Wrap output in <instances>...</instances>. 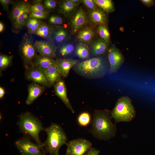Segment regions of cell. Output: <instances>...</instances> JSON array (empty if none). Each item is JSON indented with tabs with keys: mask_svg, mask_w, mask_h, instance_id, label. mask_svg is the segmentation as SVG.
Wrapping results in <instances>:
<instances>
[{
	"mask_svg": "<svg viewBox=\"0 0 155 155\" xmlns=\"http://www.w3.org/2000/svg\"><path fill=\"white\" fill-rule=\"evenodd\" d=\"M112 118L111 111L109 109L95 110L89 132L99 140L107 141L115 137L117 129L115 124L112 122Z\"/></svg>",
	"mask_w": 155,
	"mask_h": 155,
	"instance_id": "obj_1",
	"label": "cell"
},
{
	"mask_svg": "<svg viewBox=\"0 0 155 155\" xmlns=\"http://www.w3.org/2000/svg\"><path fill=\"white\" fill-rule=\"evenodd\" d=\"M78 74L88 78H103L109 70V65L106 60L97 57L78 63L73 67Z\"/></svg>",
	"mask_w": 155,
	"mask_h": 155,
	"instance_id": "obj_2",
	"label": "cell"
},
{
	"mask_svg": "<svg viewBox=\"0 0 155 155\" xmlns=\"http://www.w3.org/2000/svg\"><path fill=\"white\" fill-rule=\"evenodd\" d=\"M44 130L47 135L46 140L43 143L45 152L51 155H59L60 148L67 143L65 132L59 125L53 123Z\"/></svg>",
	"mask_w": 155,
	"mask_h": 155,
	"instance_id": "obj_3",
	"label": "cell"
},
{
	"mask_svg": "<svg viewBox=\"0 0 155 155\" xmlns=\"http://www.w3.org/2000/svg\"><path fill=\"white\" fill-rule=\"evenodd\" d=\"M18 125L22 133L32 138L43 149L39 134L44 128L38 119L29 112L23 113L19 117Z\"/></svg>",
	"mask_w": 155,
	"mask_h": 155,
	"instance_id": "obj_4",
	"label": "cell"
},
{
	"mask_svg": "<svg viewBox=\"0 0 155 155\" xmlns=\"http://www.w3.org/2000/svg\"><path fill=\"white\" fill-rule=\"evenodd\" d=\"M136 113L131 99L127 96H122L117 99L111 111V116L115 123L129 122L135 117Z\"/></svg>",
	"mask_w": 155,
	"mask_h": 155,
	"instance_id": "obj_5",
	"label": "cell"
},
{
	"mask_svg": "<svg viewBox=\"0 0 155 155\" xmlns=\"http://www.w3.org/2000/svg\"><path fill=\"white\" fill-rule=\"evenodd\" d=\"M32 36L26 33L23 37L20 45V50L26 67L31 66L37 56V51L33 43Z\"/></svg>",
	"mask_w": 155,
	"mask_h": 155,
	"instance_id": "obj_6",
	"label": "cell"
},
{
	"mask_svg": "<svg viewBox=\"0 0 155 155\" xmlns=\"http://www.w3.org/2000/svg\"><path fill=\"white\" fill-rule=\"evenodd\" d=\"M15 145L21 155H46L42 147L27 138L17 140Z\"/></svg>",
	"mask_w": 155,
	"mask_h": 155,
	"instance_id": "obj_7",
	"label": "cell"
},
{
	"mask_svg": "<svg viewBox=\"0 0 155 155\" xmlns=\"http://www.w3.org/2000/svg\"><path fill=\"white\" fill-rule=\"evenodd\" d=\"M65 155H84L92 146L91 142L83 138H78L67 142Z\"/></svg>",
	"mask_w": 155,
	"mask_h": 155,
	"instance_id": "obj_8",
	"label": "cell"
},
{
	"mask_svg": "<svg viewBox=\"0 0 155 155\" xmlns=\"http://www.w3.org/2000/svg\"><path fill=\"white\" fill-rule=\"evenodd\" d=\"M107 53L109 64L108 73H116L124 62V56L121 51L114 45L108 49Z\"/></svg>",
	"mask_w": 155,
	"mask_h": 155,
	"instance_id": "obj_9",
	"label": "cell"
},
{
	"mask_svg": "<svg viewBox=\"0 0 155 155\" xmlns=\"http://www.w3.org/2000/svg\"><path fill=\"white\" fill-rule=\"evenodd\" d=\"M26 76L29 80L44 87L51 86L46 77L44 70L33 66L28 68Z\"/></svg>",
	"mask_w": 155,
	"mask_h": 155,
	"instance_id": "obj_10",
	"label": "cell"
},
{
	"mask_svg": "<svg viewBox=\"0 0 155 155\" xmlns=\"http://www.w3.org/2000/svg\"><path fill=\"white\" fill-rule=\"evenodd\" d=\"M106 13L100 8L89 11L87 16L88 21L94 27L100 24L107 26L108 19Z\"/></svg>",
	"mask_w": 155,
	"mask_h": 155,
	"instance_id": "obj_11",
	"label": "cell"
},
{
	"mask_svg": "<svg viewBox=\"0 0 155 155\" xmlns=\"http://www.w3.org/2000/svg\"><path fill=\"white\" fill-rule=\"evenodd\" d=\"M88 22L86 14L84 9L80 8L71 17L70 26L72 32L75 33L82 28Z\"/></svg>",
	"mask_w": 155,
	"mask_h": 155,
	"instance_id": "obj_12",
	"label": "cell"
},
{
	"mask_svg": "<svg viewBox=\"0 0 155 155\" xmlns=\"http://www.w3.org/2000/svg\"><path fill=\"white\" fill-rule=\"evenodd\" d=\"M34 46L40 54L51 58H56L57 48L49 42L37 40L34 43Z\"/></svg>",
	"mask_w": 155,
	"mask_h": 155,
	"instance_id": "obj_13",
	"label": "cell"
},
{
	"mask_svg": "<svg viewBox=\"0 0 155 155\" xmlns=\"http://www.w3.org/2000/svg\"><path fill=\"white\" fill-rule=\"evenodd\" d=\"M54 88L56 96L62 101L72 113H74L75 111L67 96V88L64 81L61 79L54 85Z\"/></svg>",
	"mask_w": 155,
	"mask_h": 155,
	"instance_id": "obj_14",
	"label": "cell"
},
{
	"mask_svg": "<svg viewBox=\"0 0 155 155\" xmlns=\"http://www.w3.org/2000/svg\"><path fill=\"white\" fill-rule=\"evenodd\" d=\"M78 63L77 59L59 58L55 61V65L62 77L65 78L68 76L71 69Z\"/></svg>",
	"mask_w": 155,
	"mask_h": 155,
	"instance_id": "obj_15",
	"label": "cell"
},
{
	"mask_svg": "<svg viewBox=\"0 0 155 155\" xmlns=\"http://www.w3.org/2000/svg\"><path fill=\"white\" fill-rule=\"evenodd\" d=\"M45 87L35 83L29 84L28 87V94L26 101L27 105L32 103L43 92Z\"/></svg>",
	"mask_w": 155,
	"mask_h": 155,
	"instance_id": "obj_16",
	"label": "cell"
},
{
	"mask_svg": "<svg viewBox=\"0 0 155 155\" xmlns=\"http://www.w3.org/2000/svg\"><path fill=\"white\" fill-rule=\"evenodd\" d=\"M95 35L93 28L90 26H86L80 29L77 35V38L82 43L90 44Z\"/></svg>",
	"mask_w": 155,
	"mask_h": 155,
	"instance_id": "obj_17",
	"label": "cell"
},
{
	"mask_svg": "<svg viewBox=\"0 0 155 155\" xmlns=\"http://www.w3.org/2000/svg\"><path fill=\"white\" fill-rule=\"evenodd\" d=\"M109 42L99 38L92 41L91 50L92 54L94 56L104 55L108 49Z\"/></svg>",
	"mask_w": 155,
	"mask_h": 155,
	"instance_id": "obj_18",
	"label": "cell"
},
{
	"mask_svg": "<svg viewBox=\"0 0 155 155\" xmlns=\"http://www.w3.org/2000/svg\"><path fill=\"white\" fill-rule=\"evenodd\" d=\"M30 7L22 10L19 16L13 23V31L17 32L21 30L26 24L30 12Z\"/></svg>",
	"mask_w": 155,
	"mask_h": 155,
	"instance_id": "obj_19",
	"label": "cell"
},
{
	"mask_svg": "<svg viewBox=\"0 0 155 155\" xmlns=\"http://www.w3.org/2000/svg\"><path fill=\"white\" fill-rule=\"evenodd\" d=\"M77 7L71 0L61 1L59 3L58 12L66 17H69L74 12Z\"/></svg>",
	"mask_w": 155,
	"mask_h": 155,
	"instance_id": "obj_20",
	"label": "cell"
},
{
	"mask_svg": "<svg viewBox=\"0 0 155 155\" xmlns=\"http://www.w3.org/2000/svg\"><path fill=\"white\" fill-rule=\"evenodd\" d=\"M55 61L50 57L41 55H37L32 66L44 69L55 64Z\"/></svg>",
	"mask_w": 155,
	"mask_h": 155,
	"instance_id": "obj_21",
	"label": "cell"
},
{
	"mask_svg": "<svg viewBox=\"0 0 155 155\" xmlns=\"http://www.w3.org/2000/svg\"><path fill=\"white\" fill-rule=\"evenodd\" d=\"M44 70L51 86L61 79V75L55 64L51 65Z\"/></svg>",
	"mask_w": 155,
	"mask_h": 155,
	"instance_id": "obj_22",
	"label": "cell"
},
{
	"mask_svg": "<svg viewBox=\"0 0 155 155\" xmlns=\"http://www.w3.org/2000/svg\"><path fill=\"white\" fill-rule=\"evenodd\" d=\"M30 4L26 1H20L15 4L13 7L11 16L13 23L19 16L22 11L30 7Z\"/></svg>",
	"mask_w": 155,
	"mask_h": 155,
	"instance_id": "obj_23",
	"label": "cell"
},
{
	"mask_svg": "<svg viewBox=\"0 0 155 155\" xmlns=\"http://www.w3.org/2000/svg\"><path fill=\"white\" fill-rule=\"evenodd\" d=\"M54 32V30L51 27L43 23L35 34L44 38L50 39L52 34Z\"/></svg>",
	"mask_w": 155,
	"mask_h": 155,
	"instance_id": "obj_24",
	"label": "cell"
},
{
	"mask_svg": "<svg viewBox=\"0 0 155 155\" xmlns=\"http://www.w3.org/2000/svg\"><path fill=\"white\" fill-rule=\"evenodd\" d=\"M96 3L100 8L106 13H112L115 11L113 1L111 0H94Z\"/></svg>",
	"mask_w": 155,
	"mask_h": 155,
	"instance_id": "obj_25",
	"label": "cell"
},
{
	"mask_svg": "<svg viewBox=\"0 0 155 155\" xmlns=\"http://www.w3.org/2000/svg\"><path fill=\"white\" fill-rule=\"evenodd\" d=\"M53 33L54 40L58 43H61L64 41L69 37L67 31L63 28H57Z\"/></svg>",
	"mask_w": 155,
	"mask_h": 155,
	"instance_id": "obj_26",
	"label": "cell"
},
{
	"mask_svg": "<svg viewBox=\"0 0 155 155\" xmlns=\"http://www.w3.org/2000/svg\"><path fill=\"white\" fill-rule=\"evenodd\" d=\"M75 50L76 55L80 58L85 59L89 56V49L86 44L81 42L79 43L76 45Z\"/></svg>",
	"mask_w": 155,
	"mask_h": 155,
	"instance_id": "obj_27",
	"label": "cell"
},
{
	"mask_svg": "<svg viewBox=\"0 0 155 155\" xmlns=\"http://www.w3.org/2000/svg\"><path fill=\"white\" fill-rule=\"evenodd\" d=\"M92 119L91 116L89 113L84 112L81 113L78 115L77 121L80 126L85 127L91 123Z\"/></svg>",
	"mask_w": 155,
	"mask_h": 155,
	"instance_id": "obj_28",
	"label": "cell"
},
{
	"mask_svg": "<svg viewBox=\"0 0 155 155\" xmlns=\"http://www.w3.org/2000/svg\"><path fill=\"white\" fill-rule=\"evenodd\" d=\"M96 32L100 38L109 42L110 41V34L107 26L100 24L97 26Z\"/></svg>",
	"mask_w": 155,
	"mask_h": 155,
	"instance_id": "obj_29",
	"label": "cell"
},
{
	"mask_svg": "<svg viewBox=\"0 0 155 155\" xmlns=\"http://www.w3.org/2000/svg\"><path fill=\"white\" fill-rule=\"evenodd\" d=\"M75 48L73 42H67L62 45L59 47V52L61 56H66L72 53L75 50Z\"/></svg>",
	"mask_w": 155,
	"mask_h": 155,
	"instance_id": "obj_30",
	"label": "cell"
},
{
	"mask_svg": "<svg viewBox=\"0 0 155 155\" xmlns=\"http://www.w3.org/2000/svg\"><path fill=\"white\" fill-rule=\"evenodd\" d=\"M13 56L4 55H0V69L2 70L5 69L11 63Z\"/></svg>",
	"mask_w": 155,
	"mask_h": 155,
	"instance_id": "obj_31",
	"label": "cell"
},
{
	"mask_svg": "<svg viewBox=\"0 0 155 155\" xmlns=\"http://www.w3.org/2000/svg\"><path fill=\"white\" fill-rule=\"evenodd\" d=\"M49 15V12L48 11L30 12L29 15V17L30 18L40 20L46 18Z\"/></svg>",
	"mask_w": 155,
	"mask_h": 155,
	"instance_id": "obj_32",
	"label": "cell"
},
{
	"mask_svg": "<svg viewBox=\"0 0 155 155\" xmlns=\"http://www.w3.org/2000/svg\"><path fill=\"white\" fill-rule=\"evenodd\" d=\"M81 2L89 11L94 10L98 8L94 0H81Z\"/></svg>",
	"mask_w": 155,
	"mask_h": 155,
	"instance_id": "obj_33",
	"label": "cell"
},
{
	"mask_svg": "<svg viewBox=\"0 0 155 155\" xmlns=\"http://www.w3.org/2000/svg\"><path fill=\"white\" fill-rule=\"evenodd\" d=\"M30 12L48 11L44 6L38 1L35 2L33 5H30Z\"/></svg>",
	"mask_w": 155,
	"mask_h": 155,
	"instance_id": "obj_34",
	"label": "cell"
},
{
	"mask_svg": "<svg viewBox=\"0 0 155 155\" xmlns=\"http://www.w3.org/2000/svg\"><path fill=\"white\" fill-rule=\"evenodd\" d=\"M44 4L46 9L49 11L55 9L57 3L54 0H46L44 1Z\"/></svg>",
	"mask_w": 155,
	"mask_h": 155,
	"instance_id": "obj_35",
	"label": "cell"
},
{
	"mask_svg": "<svg viewBox=\"0 0 155 155\" xmlns=\"http://www.w3.org/2000/svg\"><path fill=\"white\" fill-rule=\"evenodd\" d=\"M49 22L51 24L55 25H61L63 23V20L61 17L56 15L51 16L49 19Z\"/></svg>",
	"mask_w": 155,
	"mask_h": 155,
	"instance_id": "obj_36",
	"label": "cell"
},
{
	"mask_svg": "<svg viewBox=\"0 0 155 155\" xmlns=\"http://www.w3.org/2000/svg\"><path fill=\"white\" fill-rule=\"evenodd\" d=\"M100 153L99 150L91 147L84 155H98Z\"/></svg>",
	"mask_w": 155,
	"mask_h": 155,
	"instance_id": "obj_37",
	"label": "cell"
},
{
	"mask_svg": "<svg viewBox=\"0 0 155 155\" xmlns=\"http://www.w3.org/2000/svg\"><path fill=\"white\" fill-rule=\"evenodd\" d=\"M140 1L145 6L150 7L154 5L155 2L152 0H141Z\"/></svg>",
	"mask_w": 155,
	"mask_h": 155,
	"instance_id": "obj_38",
	"label": "cell"
},
{
	"mask_svg": "<svg viewBox=\"0 0 155 155\" xmlns=\"http://www.w3.org/2000/svg\"><path fill=\"white\" fill-rule=\"evenodd\" d=\"M12 1L11 0H0V2L3 8L5 10H7L9 5Z\"/></svg>",
	"mask_w": 155,
	"mask_h": 155,
	"instance_id": "obj_39",
	"label": "cell"
},
{
	"mask_svg": "<svg viewBox=\"0 0 155 155\" xmlns=\"http://www.w3.org/2000/svg\"><path fill=\"white\" fill-rule=\"evenodd\" d=\"M26 24L28 30V32L29 33L33 25V23L30 22L28 19L26 22Z\"/></svg>",
	"mask_w": 155,
	"mask_h": 155,
	"instance_id": "obj_40",
	"label": "cell"
},
{
	"mask_svg": "<svg viewBox=\"0 0 155 155\" xmlns=\"http://www.w3.org/2000/svg\"><path fill=\"white\" fill-rule=\"evenodd\" d=\"M5 94V91L2 87H0V98H2Z\"/></svg>",
	"mask_w": 155,
	"mask_h": 155,
	"instance_id": "obj_41",
	"label": "cell"
},
{
	"mask_svg": "<svg viewBox=\"0 0 155 155\" xmlns=\"http://www.w3.org/2000/svg\"><path fill=\"white\" fill-rule=\"evenodd\" d=\"M72 3L76 6H77L81 3V0H71Z\"/></svg>",
	"mask_w": 155,
	"mask_h": 155,
	"instance_id": "obj_42",
	"label": "cell"
},
{
	"mask_svg": "<svg viewBox=\"0 0 155 155\" xmlns=\"http://www.w3.org/2000/svg\"><path fill=\"white\" fill-rule=\"evenodd\" d=\"M4 28V26L3 23L1 22H0V32H2Z\"/></svg>",
	"mask_w": 155,
	"mask_h": 155,
	"instance_id": "obj_43",
	"label": "cell"
}]
</instances>
